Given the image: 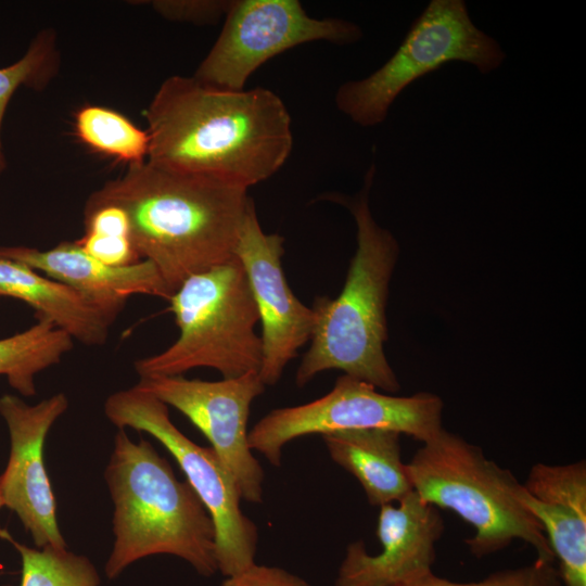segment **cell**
<instances>
[{
    "mask_svg": "<svg viewBox=\"0 0 586 586\" xmlns=\"http://www.w3.org/2000/svg\"><path fill=\"white\" fill-rule=\"evenodd\" d=\"M144 117L146 161L246 190L273 176L293 146L284 102L262 87L232 90L174 75L161 84Z\"/></svg>",
    "mask_w": 586,
    "mask_h": 586,
    "instance_id": "1",
    "label": "cell"
},
{
    "mask_svg": "<svg viewBox=\"0 0 586 586\" xmlns=\"http://www.w3.org/2000/svg\"><path fill=\"white\" fill-rule=\"evenodd\" d=\"M251 202L246 189L145 161L94 191L85 211L120 207L139 257L156 267L171 296L189 277L235 256Z\"/></svg>",
    "mask_w": 586,
    "mask_h": 586,
    "instance_id": "2",
    "label": "cell"
},
{
    "mask_svg": "<svg viewBox=\"0 0 586 586\" xmlns=\"http://www.w3.org/2000/svg\"><path fill=\"white\" fill-rule=\"evenodd\" d=\"M374 174L372 164L362 189L355 195L326 196L349 209L357 227V249L339 296H322L314 302L310 346L295 377L300 387L318 373L336 369L388 393L400 388L384 354L388 284L399 249L369 208Z\"/></svg>",
    "mask_w": 586,
    "mask_h": 586,
    "instance_id": "3",
    "label": "cell"
},
{
    "mask_svg": "<svg viewBox=\"0 0 586 586\" xmlns=\"http://www.w3.org/2000/svg\"><path fill=\"white\" fill-rule=\"evenodd\" d=\"M104 476L114 504L115 535L104 568L107 578L163 553L183 559L203 576L218 571L208 511L148 441L136 443L118 430Z\"/></svg>",
    "mask_w": 586,
    "mask_h": 586,
    "instance_id": "4",
    "label": "cell"
},
{
    "mask_svg": "<svg viewBox=\"0 0 586 586\" xmlns=\"http://www.w3.org/2000/svg\"><path fill=\"white\" fill-rule=\"evenodd\" d=\"M406 468L422 501L454 511L474 528L466 540L474 557L496 553L519 539L533 547L536 559L556 563L542 525L518 498L521 483L479 446L443 429Z\"/></svg>",
    "mask_w": 586,
    "mask_h": 586,
    "instance_id": "5",
    "label": "cell"
},
{
    "mask_svg": "<svg viewBox=\"0 0 586 586\" xmlns=\"http://www.w3.org/2000/svg\"><path fill=\"white\" fill-rule=\"evenodd\" d=\"M168 302L179 335L166 349L133 362L139 378L182 375L200 367L217 370L222 379L259 371V317L237 256L189 277Z\"/></svg>",
    "mask_w": 586,
    "mask_h": 586,
    "instance_id": "6",
    "label": "cell"
},
{
    "mask_svg": "<svg viewBox=\"0 0 586 586\" xmlns=\"http://www.w3.org/2000/svg\"><path fill=\"white\" fill-rule=\"evenodd\" d=\"M504 60L499 43L473 24L464 1L432 0L387 62L364 79L342 84L334 101L354 123L372 127L408 85L444 64L462 61L488 74Z\"/></svg>",
    "mask_w": 586,
    "mask_h": 586,
    "instance_id": "7",
    "label": "cell"
},
{
    "mask_svg": "<svg viewBox=\"0 0 586 586\" xmlns=\"http://www.w3.org/2000/svg\"><path fill=\"white\" fill-rule=\"evenodd\" d=\"M104 412L119 430L149 433L175 458L214 523L218 571L228 577L253 565L257 526L242 512L238 486L214 449L188 438L171 422L167 405L136 385L110 395Z\"/></svg>",
    "mask_w": 586,
    "mask_h": 586,
    "instance_id": "8",
    "label": "cell"
},
{
    "mask_svg": "<svg viewBox=\"0 0 586 586\" xmlns=\"http://www.w3.org/2000/svg\"><path fill=\"white\" fill-rule=\"evenodd\" d=\"M443 400L432 393L392 396L365 381L343 374L324 396L310 403L273 409L249 431V445L279 467L284 445L310 434L386 429L426 442L442 425Z\"/></svg>",
    "mask_w": 586,
    "mask_h": 586,
    "instance_id": "9",
    "label": "cell"
},
{
    "mask_svg": "<svg viewBox=\"0 0 586 586\" xmlns=\"http://www.w3.org/2000/svg\"><path fill=\"white\" fill-rule=\"evenodd\" d=\"M215 43L193 77L225 89H244L265 62L296 46L328 41L348 44L360 27L341 18H315L297 0H232Z\"/></svg>",
    "mask_w": 586,
    "mask_h": 586,
    "instance_id": "10",
    "label": "cell"
},
{
    "mask_svg": "<svg viewBox=\"0 0 586 586\" xmlns=\"http://www.w3.org/2000/svg\"><path fill=\"white\" fill-rule=\"evenodd\" d=\"M136 386L184 415L231 473L241 498L262 502L264 471L252 454L247 431L251 405L266 386L257 371L220 381L144 377Z\"/></svg>",
    "mask_w": 586,
    "mask_h": 586,
    "instance_id": "11",
    "label": "cell"
},
{
    "mask_svg": "<svg viewBox=\"0 0 586 586\" xmlns=\"http://www.w3.org/2000/svg\"><path fill=\"white\" fill-rule=\"evenodd\" d=\"M284 239L266 233L254 202L245 213L234 255L241 263L262 322L263 360L258 371L265 385L276 384L288 364L311 336L314 311L291 291L282 270Z\"/></svg>",
    "mask_w": 586,
    "mask_h": 586,
    "instance_id": "12",
    "label": "cell"
},
{
    "mask_svg": "<svg viewBox=\"0 0 586 586\" xmlns=\"http://www.w3.org/2000/svg\"><path fill=\"white\" fill-rule=\"evenodd\" d=\"M68 400L58 393L28 405L15 395L0 397V415L10 434V456L0 475L3 505L14 511L37 548H67L56 519V505L43 464V444Z\"/></svg>",
    "mask_w": 586,
    "mask_h": 586,
    "instance_id": "13",
    "label": "cell"
},
{
    "mask_svg": "<svg viewBox=\"0 0 586 586\" xmlns=\"http://www.w3.org/2000/svg\"><path fill=\"white\" fill-rule=\"evenodd\" d=\"M444 533L438 509L412 491L398 506H380L377 536L382 550L370 555L364 542L349 544L335 586H393L432 571L436 543Z\"/></svg>",
    "mask_w": 586,
    "mask_h": 586,
    "instance_id": "14",
    "label": "cell"
},
{
    "mask_svg": "<svg viewBox=\"0 0 586 586\" xmlns=\"http://www.w3.org/2000/svg\"><path fill=\"white\" fill-rule=\"evenodd\" d=\"M539 522L564 586H586V462L534 464L518 491Z\"/></svg>",
    "mask_w": 586,
    "mask_h": 586,
    "instance_id": "15",
    "label": "cell"
},
{
    "mask_svg": "<svg viewBox=\"0 0 586 586\" xmlns=\"http://www.w3.org/2000/svg\"><path fill=\"white\" fill-rule=\"evenodd\" d=\"M0 256L20 262L58 281L117 318L129 297H170L156 267L149 260L129 266H109L89 255L76 241H63L41 251L27 246H1Z\"/></svg>",
    "mask_w": 586,
    "mask_h": 586,
    "instance_id": "16",
    "label": "cell"
},
{
    "mask_svg": "<svg viewBox=\"0 0 586 586\" xmlns=\"http://www.w3.org/2000/svg\"><path fill=\"white\" fill-rule=\"evenodd\" d=\"M0 296L26 303L37 314L88 346L103 345L115 318L73 289L30 267L0 256Z\"/></svg>",
    "mask_w": 586,
    "mask_h": 586,
    "instance_id": "17",
    "label": "cell"
},
{
    "mask_svg": "<svg viewBox=\"0 0 586 586\" xmlns=\"http://www.w3.org/2000/svg\"><path fill=\"white\" fill-rule=\"evenodd\" d=\"M332 460L353 474L372 506L399 501L409 493L400 433L386 429H358L321 435Z\"/></svg>",
    "mask_w": 586,
    "mask_h": 586,
    "instance_id": "18",
    "label": "cell"
},
{
    "mask_svg": "<svg viewBox=\"0 0 586 586\" xmlns=\"http://www.w3.org/2000/svg\"><path fill=\"white\" fill-rule=\"evenodd\" d=\"M73 337L44 318L0 340V375L23 396L36 394L35 377L72 351Z\"/></svg>",
    "mask_w": 586,
    "mask_h": 586,
    "instance_id": "19",
    "label": "cell"
},
{
    "mask_svg": "<svg viewBox=\"0 0 586 586\" xmlns=\"http://www.w3.org/2000/svg\"><path fill=\"white\" fill-rule=\"evenodd\" d=\"M77 137L92 150L128 163L148 160L150 140L146 130L123 114L104 106L88 105L75 115Z\"/></svg>",
    "mask_w": 586,
    "mask_h": 586,
    "instance_id": "20",
    "label": "cell"
},
{
    "mask_svg": "<svg viewBox=\"0 0 586 586\" xmlns=\"http://www.w3.org/2000/svg\"><path fill=\"white\" fill-rule=\"evenodd\" d=\"M0 536L9 539L21 556V586H101L95 566L85 556L67 548H29L2 530Z\"/></svg>",
    "mask_w": 586,
    "mask_h": 586,
    "instance_id": "21",
    "label": "cell"
},
{
    "mask_svg": "<svg viewBox=\"0 0 586 586\" xmlns=\"http://www.w3.org/2000/svg\"><path fill=\"white\" fill-rule=\"evenodd\" d=\"M58 66L55 34L41 30L16 62L0 68V177L8 166L1 133L11 98L20 87L42 89L56 74Z\"/></svg>",
    "mask_w": 586,
    "mask_h": 586,
    "instance_id": "22",
    "label": "cell"
},
{
    "mask_svg": "<svg viewBox=\"0 0 586 586\" xmlns=\"http://www.w3.org/2000/svg\"><path fill=\"white\" fill-rule=\"evenodd\" d=\"M393 586H564L555 563L538 559L532 564L494 572L477 582L459 583L440 577L433 571L406 578Z\"/></svg>",
    "mask_w": 586,
    "mask_h": 586,
    "instance_id": "23",
    "label": "cell"
},
{
    "mask_svg": "<svg viewBox=\"0 0 586 586\" xmlns=\"http://www.w3.org/2000/svg\"><path fill=\"white\" fill-rule=\"evenodd\" d=\"M232 0H156L152 8L163 17L193 24H212L227 14Z\"/></svg>",
    "mask_w": 586,
    "mask_h": 586,
    "instance_id": "24",
    "label": "cell"
},
{
    "mask_svg": "<svg viewBox=\"0 0 586 586\" xmlns=\"http://www.w3.org/2000/svg\"><path fill=\"white\" fill-rule=\"evenodd\" d=\"M76 242L89 255L109 266H129L141 260L130 237L85 232Z\"/></svg>",
    "mask_w": 586,
    "mask_h": 586,
    "instance_id": "25",
    "label": "cell"
},
{
    "mask_svg": "<svg viewBox=\"0 0 586 586\" xmlns=\"http://www.w3.org/2000/svg\"><path fill=\"white\" fill-rule=\"evenodd\" d=\"M221 586H311L305 579L277 566L254 563L244 571L228 576Z\"/></svg>",
    "mask_w": 586,
    "mask_h": 586,
    "instance_id": "26",
    "label": "cell"
},
{
    "mask_svg": "<svg viewBox=\"0 0 586 586\" xmlns=\"http://www.w3.org/2000/svg\"><path fill=\"white\" fill-rule=\"evenodd\" d=\"M2 506H4V505H3V500H2V497H1V494H0V508H1Z\"/></svg>",
    "mask_w": 586,
    "mask_h": 586,
    "instance_id": "27",
    "label": "cell"
}]
</instances>
